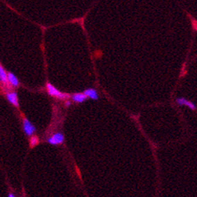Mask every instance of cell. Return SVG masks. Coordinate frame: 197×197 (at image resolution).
Listing matches in <instances>:
<instances>
[{
  "instance_id": "6da1fadb",
  "label": "cell",
  "mask_w": 197,
  "mask_h": 197,
  "mask_svg": "<svg viewBox=\"0 0 197 197\" xmlns=\"http://www.w3.org/2000/svg\"><path fill=\"white\" fill-rule=\"evenodd\" d=\"M46 89H47V94L51 97H54V98H57L60 100H67L69 99L71 95L67 93H63L61 91H60L58 89H56L53 84L51 83H47L46 84Z\"/></svg>"
},
{
  "instance_id": "7a4b0ae2",
  "label": "cell",
  "mask_w": 197,
  "mask_h": 197,
  "mask_svg": "<svg viewBox=\"0 0 197 197\" xmlns=\"http://www.w3.org/2000/svg\"><path fill=\"white\" fill-rule=\"evenodd\" d=\"M23 130L26 136L31 137L32 135H34L36 131V128L28 118H24L23 119Z\"/></svg>"
},
{
  "instance_id": "3957f363",
  "label": "cell",
  "mask_w": 197,
  "mask_h": 197,
  "mask_svg": "<svg viewBox=\"0 0 197 197\" xmlns=\"http://www.w3.org/2000/svg\"><path fill=\"white\" fill-rule=\"evenodd\" d=\"M64 135L62 132H56L47 138V142L52 146H58L64 143Z\"/></svg>"
},
{
  "instance_id": "277c9868",
  "label": "cell",
  "mask_w": 197,
  "mask_h": 197,
  "mask_svg": "<svg viewBox=\"0 0 197 197\" xmlns=\"http://www.w3.org/2000/svg\"><path fill=\"white\" fill-rule=\"evenodd\" d=\"M0 85L3 90H10V84L7 80V72L0 64Z\"/></svg>"
},
{
  "instance_id": "5b68a950",
  "label": "cell",
  "mask_w": 197,
  "mask_h": 197,
  "mask_svg": "<svg viewBox=\"0 0 197 197\" xmlns=\"http://www.w3.org/2000/svg\"><path fill=\"white\" fill-rule=\"evenodd\" d=\"M6 98L10 104L15 107L19 106V96L17 92L15 90H8L6 92Z\"/></svg>"
},
{
  "instance_id": "8992f818",
  "label": "cell",
  "mask_w": 197,
  "mask_h": 197,
  "mask_svg": "<svg viewBox=\"0 0 197 197\" xmlns=\"http://www.w3.org/2000/svg\"><path fill=\"white\" fill-rule=\"evenodd\" d=\"M175 103L177 104L178 106H185L188 107L190 110H193V111H196L197 110L196 106L192 101L186 99L184 97H178V98H176Z\"/></svg>"
},
{
  "instance_id": "52a82bcc",
  "label": "cell",
  "mask_w": 197,
  "mask_h": 197,
  "mask_svg": "<svg viewBox=\"0 0 197 197\" xmlns=\"http://www.w3.org/2000/svg\"><path fill=\"white\" fill-rule=\"evenodd\" d=\"M71 99L75 103L81 104L84 102L88 99V97L84 93H75L71 95Z\"/></svg>"
},
{
  "instance_id": "ba28073f",
  "label": "cell",
  "mask_w": 197,
  "mask_h": 197,
  "mask_svg": "<svg viewBox=\"0 0 197 197\" xmlns=\"http://www.w3.org/2000/svg\"><path fill=\"white\" fill-rule=\"evenodd\" d=\"M86 96L88 97V98H90L92 100L97 101L99 98H100V96H99V94L95 89L94 88H89V89H86L85 90H84L83 92Z\"/></svg>"
},
{
  "instance_id": "9c48e42d",
  "label": "cell",
  "mask_w": 197,
  "mask_h": 197,
  "mask_svg": "<svg viewBox=\"0 0 197 197\" xmlns=\"http://www.w3.org/2000/svg\"><path fill=\"white\" fill-rule=\"evenodd\" d=\"M7 80L9 84H11L12 87L18 88L20 85L18 77L12 72H7Z\"/></svg>"
},
{
  "instance_id": "30bf717a",
  "label": "cell",
  "mask_w": 197,
  "mask_h": 197,
  "mask_svg": "<svg viewBox=\"0 0 197 197\" xmlns=\"http://www.w3.org/2000/svg\"><path fill=\"white\" fill-rule=\"evenodd\" d=\"M39 142H40V139H39L37 136H35V135L31 136L30 140H29V144H30V147L31 148H33L35 146H37Z\"/></svg>"
},
{
  "instance_id": "8fae6325",
  "label": "cell",
  "mask_w": 197,
  "mask_h": 197,
  "mask_svg": "<svg viewBox=\"0 0 197 197\" xmlns=\"http://www.w3.org/2000/svg\"><path fill=\"white\" fill-rule=\"evenodd\" d=\"M188 14V17H189V19H190V20H191V25H192V28H193V29H194L195 31H197V20L196 19H195L192 16H191V15H189L188 13H187Z\"/></svg>"
},
{
  "instance_id": "7c38bea8",
  "label": "cell",
  "mask_w": 197,
  "mask_h": 197,
  "mask_svg": "<svg viewBox=\"0 0 197 197\" xmlns=\"http://www.w3.org/2000/svg\"><path fill=\"white\" fill-rule=\"evenodd\" d=\"M71 101L69 100V99H67V100H65V101H64V106H65L66 107H69L70 106H71Z\"/></svg>"
},
{
  "instance_id": "4fadbf2b",
  "label": "cell",
  "mask_w": 197,
  "mask_h": 197,
  "mask_svg": "<svg viewBox=\"0 0 197 197\" xmlns=\"http://www.w3.org/2000/svg\"><path fill=\"white\" fill-rule=\"evenodd\" d=\"M8 196H9V197H15V196H16V195L14 194V193H9V194H8Z\"/></svg>"
}]
</instances>
